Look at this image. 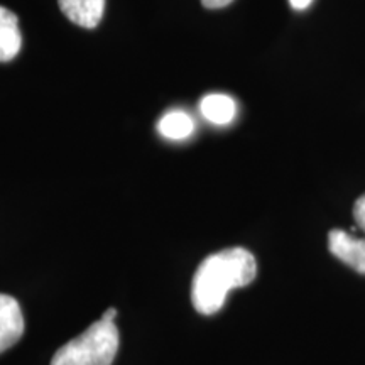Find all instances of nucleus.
I'll use <instances>...</instances> for the list:
<instances>
[{
    "mask_svg": "<svg viewBox=\"0 0 365 365\" xmlns=\"http://www.w3.org/2000/svg\"><path fill=\"white\" fill-rule=\"evenodd\" d=\"M255 276L257 262L249 250L232 247L208 255L193 276L191 303L202 314L217 313L232 289L250 284Z\"/></svg>",
    "mask_w": 365,
    "mask_h": 365,
    "instance_id": "nucleus-1",
    "label": "nucleus"
},
{
    "mask_svg": "<svg viewBox=\"0 0 365 365\" xmlns=\"http://www.w3.org/2000/svg\"><path fill=\"white\" fill-rule=\"evenodd\" d=\"M118 344L115 322L98 319L81 335L63 345L54 354L51 365H112Z\"/></svg>",
    "mask_w": 365,
    "mask_h": 365,
    "instance_id": "nucleus-2",
    "label": "nucleus"
},
{
    "mask_svg": "<svg viewBox=\"0 0 365 365\" xmlns=\"http://www.w3.org/2000/svg\"><path fill=\"white\" fill-rule=\"evenodd\" d=\"M330 252L360 274H365V239H359L349 232L333 228L328 235Z\"/></svg>",
    "mask_w": 365,
    "mask_h": 365,
    "instance_id": "nucleus-3",
    "label": "nucleus"
},
{
    "mask_svg": "<svg viewBox=\"0 0 365 365\" xmlns=\"http://www.w3.org/2000/svg\"><path fill=\"white\" fill-rule=\"evenodd\" d=\"M24 333V317L16 298L0 294V354L21 340Z\"/></svg>",
    "mask_w": 365,
    "mask_h": 365,
    "instance_id": "nucleus-4",
    "label": "nucleus"
},
{
    "mask_svg": "<svg viewBox=\"0 0 365 365\" xmlns=\"http://www.w3.org/2000/svg\"><path fill=\"white\" fill-rule=\"evenodd\" d=\"M59 9L73 24L93 29L102 21L105 0H58Z\"/></svg>",
    "mask_w": 365,
    "mask_h": 365,
    "instance_id": "nucleus-5",
    "label": "nucleus"
},
{
    "mask_svg": "<svg viewBox=\"0 0 365 365\" xmlns=\"http://www.w3.org/2000/svg\"><path fill=\"white\" fill-rule=\"evenodd\" d=\"M21 46L19 19L16 14L0 6V63L12 61L19 54Z\"/></svg>",
    "mask_w": 365,
    "mask_h": 365,
    "instance_id": "nucleus-6",
    "label": "nucleus"
},
{
    "mask_svg": "<svg viewBox=\"0 0 365 365\" xmlns=\"http://www.w3.org/2000/svg\"><path fill=\"white\" fill-rule=\"evenodd\" d=\"M200 112L215 125H227L237 115L235 100L223 93H208L200 102Z\"/></svg>",
    "mask_w": 365,
    "mask_h": 365,
    "instance_id": "nucleus-7",
    "label": "nucleus"
},
{
    "mask_svg": "<svg viewBox=\"0 0 365 365\" xmlns=\"http://www.w3.org/2000/svg\"><path fill=\"white\" fill-rule=\"evenodd\" d=\"M158 129L161 135L171 140H182L190 137L195 130V122L186 112L173 110L166 113L161 120H159Z\"/></svg>",
    "mask_w": 365,
    "mask_h": 365,
    "instance_id": "nucleus-8",
    "label": "nucleus"
},
{
    "mask_svg": "<svg viewBox=\"0 0 365 365\" xmlns=\"http://www.w3.org/2000/svg\"><path fill=\"white\" fill-rule=\"evenodd\" d=\"M354 217H355V222H357L359 228L360 230H364V234H365V195L360 196L357 202H355Z\"/></svg>",
    "mask_w": 365,
    "mask_h": 365,
    "instance_id": "nucleus-9",
    "label": "nucleus"
},
{
    "mask_svg": "<svg viewBox=\"0 0 365 365\" xmlns=\"http://www.w3.org/2000/svg\"><path fill=\"white\" fill-rule=\"evenodd\" d=\"M234 0H202L203 7L207 9H222V7H227L228 4H232Z\"/></svg>",
    "mask_w": 365,
    "mask_h": 365,
    "instance_id": "nucleus-10",
    "label": "nucleus"
},
{
    "mask_svg": "<svg viewBox=\"0 0 365 365\" xmlns=\"http://www.w3.org/2000/svg\"><path fill=\"white\" fill-rule=\"evenodd\" d=\"M291 7L296 9V11H304L313 4V0H289Z\"/></svg>",
    "mask_w": 365,
    "mask_h": 365,
    "instance_id": "nucleus-11",
    "label": "nucleus"
},
{
    "mask_svg": "<svg viewBox=\"0 0 365 365\" xmlns=\"http://www.w3.org/2000/svg\"><path fill=\"white\" fill-rule=\"evenodd\" d=\"M117 314H118L117 308H108L107 312L102 313V317H100V319H103V322H115Z\"/></svg>",
    "mask_w": 365,
    "mask_h": 365,
    "instance_id": "nucleus-12",
    "label": "nucleus"
}]
</instances>
